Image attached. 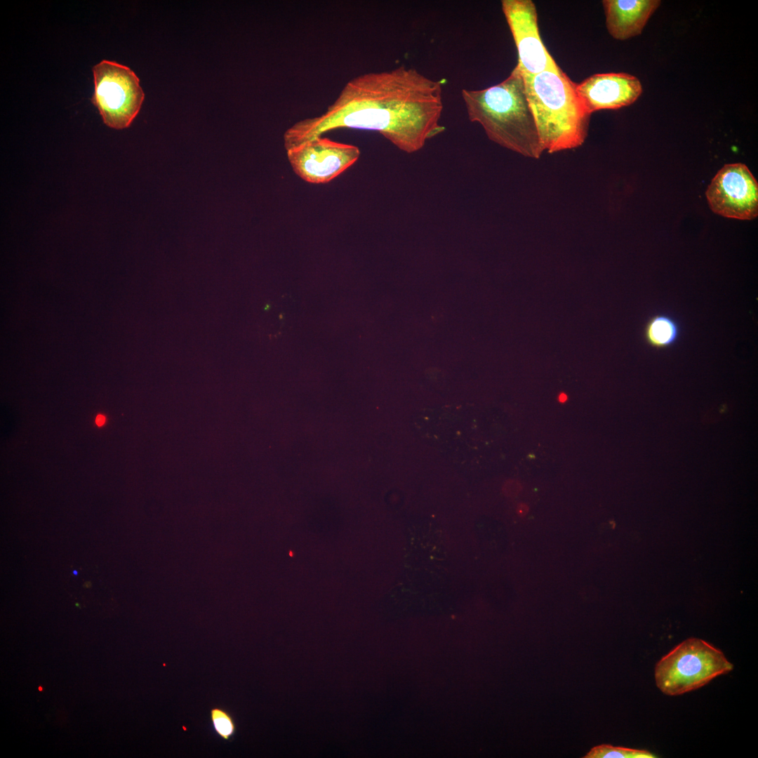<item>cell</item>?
<instances>
[{"mask_svg":"<svg viewBox=\"0 0 758 758\" xmlns=\"http://www.w3.org/2000/svg\"><path fill=\"white\" fill-rule=\"evenodd\" d=\"M567 399H568L567 395L564 392L561 393L558 397V400H559V401L560 403L566 402Z\"/></svg>","mask_w":758,"mask_h":758,"instance_id":"obj_16","label":"cell"},{"mask_svg":"<svg viewBox=\"0 0 758 758\" xmlns=\"http://www.w3.org/2000/svg\"><path fill=\"white\" fill-rule=\"evenodd\" d=\"M681 328L678 321L670 314H656L647 321L644 331L647 344L656 349H666L679 340Z\"/></svg>","mask_w":758,"mask_h":758,"instance_id":"obj_11","label":"cell"},{"mask_svg":"<svg viewBox=\"0 0 758 758\" xmlns=\"http://www.w3.org/2000/svg\"><path fill=\"white\" fill-rule=\"evenodd\" d=\"M91 101L103 122L115 129L127 128L138 114L145 98L140 79L128 67L103 60L93 67Z\"/></svg>","mask_w":758,"mask_h":758,"instance_id":"obj_5","label":"cell"},{"mask_svg":"<svg viewBox=\"0 0 758 758\" xmlns=\"http://www.w3.org/2000/svg\"><path fill=\"white\" fill-rule=\"evenodd\" d=\"M733 669V665L721 650L703 639L689 638L657 663L654 677L662 693L679 696L698 689Z\"/></svg>","mask_w":758,"mask_h":758,"instance_id":"obj_4","label":"cell"},{"mask_svg":"<svg viewBox=\"0 0 758 758\" xmlns=\"http://www.w3.org/2000/svg\"><path fill=\"white\" fill-rule=\"evenodd\" d=\"M528 510V507L526 505L521 504L518 507L517 513L523 516L527 513Z\"/></svg>","mask_w":758,"mask_h":758,"instance_id":"obj_14","label":"cell"},{"mask_svg":"<svg viewBox=\"0 0 758 758\" xmlns=\"http://www.w3.org/2000/svg\"><path fill=\"white\" fill-rule=\"evenodd\" d=\"M105 420V417L103 415H99L97 416L95 422H96V424L98 425L101 426V425H102L104 424Z\"/></svg>","mask_w":758,"mask_h":758,"instance_id":"obj_15","label":"cell"},{"mask_svg":"<svg viewBox=\"0 0 758 758\" xmlns=\"http://www.w3.org/2000/svg\"><path fill=\"white\" fill-rule=\"evenodd\" d=\"M606 27L617 40L639 35L660 5L659 0H604Z\"/></svg>","mask_w":758,"mask_h":758,"instance_id":"obj_10","label":"cell"},{"mask_svg":"<svg viewBox=\"0 0 758 758\" xmlns=\"http://www.w3.org/2000/svg\"><path fill=\"white\" fill-rule=\"evenodd\" d=\"M584 758H654L656 756L645 750L632 749L601 744L592 747Z\"/></svg>","mask_w":758,"mask_h":758,"instance_id":"obj_12","label":"cell"},{"mask_svg":"<svg viewBox=\"0 0 758 758\" xmlns=\"http://www.w3.org/2000/svg\"><path fill=\"white\" fill-rule=\"evenodd\" d=\"M39 691H42V690H43V688H42L41 686H39Z\"/></svg>","mask_w":758,"mask_h":758,"instance_id":"obj_17","label":"cell"},{"mask_svg":"<svg viewBox=\"0 0 758 758\" xmlns=\"http://www.w3.org/2000/svg\"><path fill=\"white\" fill-rule=\"evenodd\" d=\"M642 90L637 77L624 72L593 74L576 86L580 100L590 114L629 106L639 98Z\"/></svg>","mask_w":758,"mask_h":758,"instance_id":"obj_9","label":"cell"},{"mask_svg":"<svg viewBox=\"0 0 758 758\" xmlns=\"http://www.w3.org/2000/svg\"><path fill=\"white\" fill-rule=\"evenodd\" d=\"M706 198L716 214L743 220L758 215V183L746 165H724L708 185Z\"/></svg>","mask_w":758,"mask_h":758,"instance_id":"obj_7","label":"cell"},{"mask_svg":"<svg viewBox=\"0 0 758 758\" xmlns=\"http://www.w3.org/2000/svg\"><path fill=\"white\" fill-rule=\"evenodd\" d=\"M461 95L469 119L479 123L491 140L521 155L540 157L543 150L517 65L502 82L481 90L463 89Z\"/></svg>","mask_w":758,"mask_h":758,"instance_id":"obj_2","label":"cell"},{"mask_svg":"<svg viewBox=\"0 0 758 758\" xmlns=\"http://www.w3.org/2000/svg\"><path fill=\"white\" fill-rule=\"evenodd\" d=\"M210 719L215 733L225 740H230L236 732V724L227 710L215 707L210 710Z\"/></svg>","mask_w":758,"mask_h":758,"instance_id":"obj_13","label":"cell"},{"mask_svg":"<svg viewBox=\"0 0 758 758\" xmlns=\"http://www.w3.org/2000/svg\"><path fill=\"white\" fill-rule=\"evenodd\" d=\"M438 81L404 66L350 80L320 115L296 121L284 134L286 150L339 128L375 131L398 149L415 152L444 131Z\"/></svg>","mask_w":758,"mask_h":758,"instance_id":"obj_1","label":"cell"},{"mask_svg":"<svg viewBox=\"0 0 758 758\" xmlns=\"http://www.w3.org/2000/svg\"><path fill=\"white\" fill-rule=\"evenodd\" d=\"M502 10L518 53L517 66L523 76H531L559 67L540 38L538 15L531 0H503Z\"/></svg>","mask_w":758,"mask_h":758,"instance_id":"obj_8","label":"cell"},{"mask_svg":"<svg viewBox=\"0 0 758 758\" xmlns=\"http://www.w3.org/2000/svg\"><path fill=\"white\" fill-rule=\"evenodd\" d=\"M523 79L543 150L552 153L581 145L591 114L576 93V84L560 67Z\"/></svg>","mask_w":758,"mask_h":758,"instance_id":"obj_3","label":"cell"},{"mask_svg":"<svg viewBox=\"0 0 758 758\" xmlns=\"http://www.w3.org/2000/svg\"><path fill=\"white\" fill-rule=\"evenodd\" d=\"M286 151L294 173L312 184L327 183L352 166L359 158L355 145L319 136Z\"/></svg>","mask_w":758,"mask_h":758,"instance_id":"obj_6","label":"cell"}]
</instances>
